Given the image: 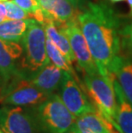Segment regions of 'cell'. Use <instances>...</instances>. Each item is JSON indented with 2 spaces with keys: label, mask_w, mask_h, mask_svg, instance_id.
Instances as JSON below:
<instances>
[{
  "label": "cell",
  "mask_w": 132,
  "mask_h": 133,
  "mask_svg": "<svg viewBox=\"0 0 132 133\" xmlns=\"http://www.w3.org/2000/svg\"><path fill=\"white\" fill-rule=\"evenodd\" d=\"M66 133H80V131H78L77 130V128L75 127V124H73V125L71 126V128L68 131H67Z\"/></svg>",
  "instance_id": "22"
},
{
  "label": "cell",
  "mask_w": 132,
  "mask_h": 133,
  "mask_svg": "<svg viewBox=\"0 0 132 133\" xmlns=\"http://www.w3.org/2000/svg\"><path fill=\"white\" fill-rule=\"evenodd\" d=\"M43 27L46 38L51 39L52 43L63 53L67 60L71 64L75 61L74 53H73L68 38L61 30L58 29L54 22L52 21H46L43 23Z\"/></svg>",
  "instance_id": "15"
},
{
  "label": "cell",
  "mask_w": 132,
  "mask_h": 133,
  "mask_svg": "<svg viewBox=\"0 0 132 133\" xmlns=\"http://www.w3.org/2000/svg\"><path fill=\"white\" fill-rule=\"evenodd\" d=\"M64 73V70L50 62L39 71L27 77V79L40 89L52 95L59 88Z\"/></svg>",
  "instance_id": "11"
},
{
  "label": "cell",
  "mask_w": 132,
  "mask_h": 133,
  "mask_svg": "<svg viewBox=\"0 0 132 133\" xmlns=\"http://www.w3.org/2000/svg\"><path fill=\"white\" fill-rule=\"evenodd\" d=\"M55 25L68 38L75 61L84 73L94 74L99 72L96 64L92 58L86 39L77 22V19Z\"/></svg>",
  "instance_id": "7"
},
{
  "label": "cell",
  "mask_w": 132,
  "mask_h": 133,
  "mask_svg": "<svg viewBox=\"0 0 132 133\" xmlns=\"http://www.w3.org/2000/svg\"><path fill=\"white\" fill-rule=\"evenodd\" d=\"M121 37L123 39V45L132 53V22L121 30Z\"/></svg>",
  "instance_id": "19"
},
{
  "label": "cell",
  "mask_w": 132,
  "mask_h": 133,
  "mask_svg": "<svg viewBox=\"0 0 132 133\" xmlns=\"http://www.w3.org/2000/svg\"><path fill=\"white\" fill-rule=\"evenodd\" d=\"M50 95L24 77H16L4 83L0 89V104L33 107L41 103Z\"/></svg>",
  "instance_id": "5"
},
{
  "label": "cell",
  "mask_w": 132,
  "mask_h": 133,
  "mask_svg": "<svg viewBox=\"0 0 132 133\" xmlns=\"http://www.w3.org/2000/svg\"><path fill=\"white\" fill-rule=\"evenodd\" d=\"M75 125L80 133H117L113 128V124L99 111L77 117Z\"/></svg>",
  "instance_id": "12"
},
{
  "label": "cell",
  "mask_w": 132,
  "mask_h": 133,
  "mask_svg": "<svg viewBox=\"0 0 132 133\" xmlns=\"http://www.w3.org/2000/svg\"><path fill=\"white\" fill-rule=\"evenodd\" d=\"M69 1L71 4L74 6L75 9H78V8H82V4H84V1L85 0H67Z\"/></svg>",
  "instance_id": "21"
},
{
  "label": "cell",
  "mask_w": 132,
  "mask_h": 133,
  "mask_svg": "<svg viewBox=\"0 0 132 133\" xmlns=\"http://www.w3.org/2000/svg\"><path fill=\"white\" fill-rule=\"evenodd\" d=\"M4 4L6 10V18L7 20H23L31 18L29 14L26 12L23 9L16 4L14 1L4 2Z\"/></svg>",
  "instance_id": "18"
},
{
  "label": "cell",
  "mask_w": 132,
  "mask_h": 133,
  "mask_svg": "<svg viewBox=\"0 0 132 133\" xmlns=\"http://www.w3.org/2000/svg\"><path fill=\"white\" fill-rule=\"evenodd\" d=\"M2 84H3V77H2V75H1V72H0V89H1V87H2Z\"/></svg>",
  "instance_id": "25"
},
{
  "label": "cell",
  "mask_w": 132,
  "mask_h": 133,
  "mask_svg": "<svg viewBox=\"0 0 132 133\" xmlns=\"http://www.w3.org/2000/svg\"><path fill=\"white\" fill-rule=\"evenodd\" d=\"M27 107L40 133H66L77 118L55 93L41 103Z\"/></svg>",
  "instance_id": "2"
},
{
  "label": "cell",
  "mask_w": 132,
  "mask_h": 133,
  "mask_svg": "<svg viewBox=\"0 0 132 133\" xmlns=\"http://www.w3.org/2000/svg\"><path fill=\"white\" fill-rule=\"evenodd\" d=\"M0 129L4 133H40L27 107L9 105L0 107Z\"/></svg>",
  "instance_id": "8"
},
{
  "label": "cell",
  "mask_w": 132,
  "mask_h": 133,
  "mask_svg": "<svg viewBox=\"0 0 132 133\" xmlns=\"http://www.w3.org/2000/svg\"><path fill=\"white\" fill-rule=\"evenodd\" d=\"M117 100L116 123L120 133H132V105L126 100L115 76L112 77Z\"/></svg>",
  "instance_id": "13"
},
{
  "label": "cell",
  "mask_w": 132,
  "mask_h": 133,
  "mask_svg": "<svg viewBox=\"0 0 132 133\" xmlns=\"http://www.w3.org/2000/svg\"><path fill=\"white\" fill-rule=\"evenodd\" d=\"M5 17H6V10L4 3L0 2V22H4Z\"/></svg>",
  "instance_id": "20"
},
{
  "label": "cell",
  "mask_w": 132,
  "mask_h": 133,
  "mask_svg": "<svg viewBox=\"0 0 132 133\" xmlns=\"http://www.w3.org/2000/svg\"><path fill=\"white\" fill-rule=\"evenodd\" d=\"M23 54L22 46L16 41L0 39V72L3 84L16 77H24L20 69V58Z\"/></svg>",
  "instance_id": "9"
},
{
  "label": "cell",
  "mask_w": 132,
  "mask_h": 133,
  "mask_svg": "<svg viewBox=\"0 0 132 133\" xmlns=\"http://www.w3.org/2000/svg\"><path fill=\"white\" fill-rule=\"evenodd\" d=\"M84 85L86 93L96 109L117 129L116 123L117 100L112 79L106 77L99 72L85 74Z\"/></svg>",
  "instance_id": "4"
},
{
  "label": "cell",
  "mask_w": 132,
  "mask_h": 133,
  "mask_svg": "<svg viewBox=\"0 0 132 133\" xmlns=\"http://www.w3.org/2000/svg\"><path fill=\"white\" fill-rule=\"evenodd\" d=\"M110 2H112V3H119V2H123V1H125V0H109Z\"/></svg>",
  "instance_id": "24"
},
{
  "label": "cell",
  "mask_w": 132,
  "mask_h": 133,
  "mask_svg": "<svg viewBox=\"0 0 132 133\" xmlns=\"http://www.w3.org/2000/svg\"><path fill=\"white\" fill-rule=\"evenodd\" d=\"M32 19L4 20L0 22V39L20 42Z\"/></svg>",
  "instance_id": "16"
},
{
  "label": "cell",
  "mask_w": 132,
  "mask_h": 133,
  "mask_svg": "<svg viewBox=\"0 0 132 133\" xmlns=\"http://www.w3.org/2000/svg\"><path fill=\"white\" fill-rule=\"evenodd\" d=\"M0 133H4V132H3V131H2L1 129H0Z\"/></svg>",
  "instance_id": "27"
},
{
  "label": "cell",
  "mask_w": 132,
  "mask_h": 133,
  "mask_svg": "<svg viewBox=\"0 0 132 133\" xmlns=\"http://www.w3.org/2000/svg\"><path fill=\"white\" fill-rule=\"evenodd\" d=\"M46 36L43 25L32 19L21 41L23 57L20 69L25 78L29 76V73L34 74L50 63L46 49Z\"/></svg>",
  "instance_id": "3"
},
{
  "label": "cell",
  "mask_w": 132,
  "mask_h": 133,
  "mask_svg": "<svg viewBox=\"0 0 132 133\" xmlns=\"http://www.w3.org/2000/svg\"><path fill=\"white\" fill-rule=\"evenodd\" d=\"M77 22L100 74L112 79V67L121 49L120 20L103 2H89L77 14Z\"/></svg>",
  "instance_id": "1"
},
{
  "label": "cell",
  "mask_w": 132,
  "mask_h": 133,
  "mask_svg": "<svg viewBox=\"0 0 132 133\" xmlns=\"http://www.w3.org/2000/svg\"><path fill=\"white\" fill-rule=\"evenodd\" d=\"M128 2V4H129V7H130V12L132 13V0H127Z\"/></svg>",
  "instance_id": "23"
},
{
  "label": "cell",
  "mask_w": 132,
  "mask_h": 133,
  "mask_svg": "<svg viewBox=\"0 0 132 133\" xmlns=\"http://www.w3.org/2000/svg\"><path fill=\"white\" fill-rule=\"evenodd\" d=\"M112 74L126 100L132 105V60L119 56L112 67Z\"/></svg>",
  "instance_id": "14"
},
{
  "label": "cell",
  "mask_w": 132,
  "mask_h": 133,
  "mask_svg": "<svg viewBox=\"0 0 132 133\" xmlns=\"http://www.w3.org/2000/svg\"><path fill=\"white\" fill-rule=\"evenodd\" d=\"M37 1L46 21H52L55 24H59L77 19V9L67 0Z\"/></svg>",
  "instance_id": "10"
},
{
  "label": "cell",
  "mask_w": 132,
  "mask_h": 133,
  "mask_svg": "<svg viewBox=\"0 0 132 133\" xmlns=\"http://www.w3.org/2000/svg\"><path fill=\"white\" fill-rule=\"evenodd\" d=\"M6 1H9V0H0L1 3H4V2H6Z\"/></svg>",
  "instance_id": "26"
},
{
  "label": "cell",
  "mask_w": 132,
  "mask_h": 133,
  "mask_svg": "<svg viewBox=\"0 0 132 133\" xmlns=\"http://www.w3.org/2000/svg\"><path fill=\"white\" fill-rule=\"evenodd\" d=\"M58 90L62 101L75 118L98 111L77 78L70 73L64 71Z\"/></svg>",
  "instance_id": "6"
},
{
  "label": "cell",
  "mask_w": 132,
  "mask_h": 133,
  "mask_svg": "<svg viewBox=\"0 0 132 133\" xmlns=\"http://www.w3.org/2000/svg\"><path fill=\"white\" fill-rule=\"evenodd\" d=\"M46 53L47 56H48V58L52 64H53L58 68H59L60 70H64V71L68 72L70 74L73 75L77 78L75 70L72 67V64H71L67 60L63 53L58 50V48L48 38H46Z\"/></svg>",
  "instance_id": "17"
}]
</instances>
